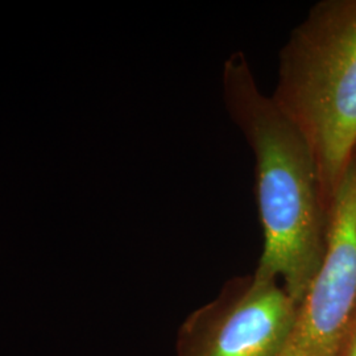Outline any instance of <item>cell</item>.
Returning a JSON list of instances; mask_svg holds the SVG:
<instances>
[{
  "mask_svg": "<svg viewBox=\"0 0 356 356\" xmlns=\"http://www.w3.org/2000/svg\"><path fill=\"white\" fill-rule=\"evenodd\" d=\"M297 307L280 281L256 272L232 279L184 322L176 356H277Z\"/></svg>",
  "mask_w": 356,
  "mask_h": 356,
  "instance_id": "obj_3",
  "label": "cell"
},
{
  "mask_svg": "<svg viewBox=\"0 0 356 356\" xmlns=\"http://www.w3.org/2000/svg\"><path fill=\"white\" fill-rule=\"evenodd\" d=\"M270 95L307 141L330 207L356 153V0L310 8L281 49Z\"/></svg>",
  "mask_w": 356,
  "mask_h": 356,
  "instance_id": "obj_2",
  "label": "cell"
},
{
  "mask_svg": "<svg viewBox=\"0 0 356 356\" xmlns=\"http://www.w3.org/2000/svg\"><path fill=\"white\" fill-rule=\"evenodd\" d=\"M339 356H356V314L351 323V327L346 337L342 351Z\"/></svg>",
  "mask_w": 356,
  "mask_h": 356,
  "instance_id": "obj_4",
  "label": "cell"
},
{
  "mask_svg": "<svg viewBox=\"0 0 356 356\" xmlns=\"http://www.w3.org/2000/svg\"><path fill=\"white\" fill-rule=\"evenodd\" d=\"M223 103L254 159L263 254L256 273L280 281L300 305L326 251L329 204L314 154L272 95L259 88L243 51L223 64Z\"/></svg>",
  "mask_w": 356,
  "mask_h": 356,
  "instance_id": "obj_1",
  "label": "cell"
}]
</instances>
